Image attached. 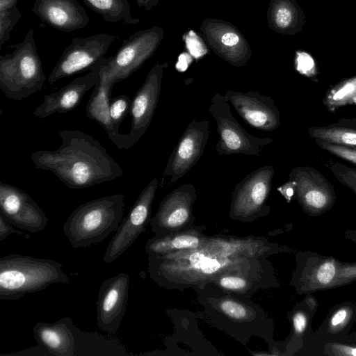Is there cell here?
Here are the masks:
<instances>
[{
    "label": "cell",
    "mask_w": 356,
    "mask_h": 356,
    "mask_svg": "<svg viewBox=\"0 0 356 356\" xmlns=\"http://www.w3.org/2000/svg\"><path fill=\"white\" fill-rule=\"evenodd\" d=\"M74 324L71 317L65 316L53 323L38 322L33 327L38 344L54 356H74Z\"/></svg>",
    "instance_id": "obj_18"
},
{
    "label": "cell",
    "mask_w": 356,
    "mask_h": 356,
    "mask_svg": "<svg viewBox=\"0 0 356 356\" xmlns=\"http://www.w3.org/2000/svg\"><path fill=\"white\" fill-rule=\"evenodd\" d=\"M335 266L332 261L323 263L318 269L316 273L317 280L322 284H329L334 277Z\"/></svg>",
    "instance_id": "obj_30"
},
{
    "label": "cell",
    "mask_w": 356,
    "mask_h": 356,
    "mask_svg": "<svg viewBox=\"0 0 356 356\" xmlns=\"http://www.w3.org/2000/svg\"><path fill=\"white\" fill-rule=\"evenodd\" d=\"M198 239L193 236L183 235L172 241V246L177 249L195 248L198 245Z\"/></svg>",
    "instance_id": "obj_34"
},
{
    "label": "cell",
    "mask_w": 356,
    "mask_h": 356,
    "mask_svg": "<svg viewBox=\"0 0 356 356\" xmlns=\"http://www.w3.org/2000/svg\"><path fill=\"white\" fill-rule=\"evenodd\" d=\"M94 12L101 15L104 21L126 25L137 24L138 18H133L128 0H82Z\"/></svg>",
    "instance_id": "obj_22"
},
{
    "label": "cell",
    "mask_w": 356,
    "mask_h": 356,
    "mask_svg": "<svg viewBox=\"0 0 356 356\" xmlns=\"http://www.w3.org/2000/svg\"><path fill=\"white\" fill-rule=\"evenodd\" d=\"M347 312L345 309H340L332 317L331 323L333 326H336L342 323L346 317Z\"/></svg>",
    "instance_id": "obj_39"
},
{
    "label": "cell",
    "mask_w": 356,
    "mask_h": 356,
    "mask_svg": "<svg viewBox=\"0 0 356 356\" xmlns=\"http://www.w3.org/2000/svg\"><path fill=\"white\" fill-rule=\"evenodd\" d=\"M62 142L53 151L39 150L31 159L37 169L52 172L72 189L112 181L123 175L120 165L93 136L81 130L58 132Z\"/></svg>",
    "instance_id": "obj_1"
},
{
    "label": "cell",
    "mask_w": 356,
    "mask_h": 356,
    "mask_svg": "<svg viewBox=\"0 0 356 356\" xmlns=\"http://www.w3.org/2000/svg\"><path fill=\"white\" fill-rule=\"evenodd\" d=\"M22 15L17 6L12 8L0 11V44L3 45L10 38V33L17 24Z\"/></svg>",
    "instance_id": "obj_25"
},
{
    "label": "cell",
    "mask_w": 356,
    "mask_h": 356,
    "mask_svg": "<svg viewBox=\"0 0 356 356\" xmlns=\"http://www.w3.org/2000/svg\"><path fill=\"white\" fill-rule=\"evenodd\" d=\"M130 278L129 273L105 280L98 291L96 302L97 322L102 330L116 334L127 307Z\"/></svg>",
    "instance_id": "obj_12"
},
{
    "label": "cell",
    "mask_w": 356,
    "mask_h": 356,
    "mask_svg": "<svg viewBox=\"0 0 356 356\" xmlns=\"http://www.w3.org/2000/svg\"><path fill=\"white\" fill-rule=\"evenodd\" d=\"M274 169L260 167L248 174L235 186L232 204L235 213H253L264 207L272 188Z\"/></svg>",
    "instance_id": "obj_16"
},
{
    "label": "cell",
    "mask_w": 356,
    "mask_h": 356,
    "mask_svg": "<svg viewBox=\"0 0 356 356\" xmlns=\"http://www.w3.org/2000/svg\"><path fill=\"white\" fill-rule=\"evenodd\" d=\"M209 111L216 122L219 140L216 151L220 155L259 156L264 147L273 141L248 132L232 115L225 97L218 92L211 99Z\"/></svg>",
    "instance_id": "obj_5"
},
{
    "label": "cell",
    "mask_w": 356,
    "mask_h": 356,
    "mask_svg": "<svg viewBox=\"0 0 356 356\" xmlns=\"http://www.w3.org/2000/svg\"><path fill=\"white\" fill-rule=\"evenodd\" d=\"M296 67L301 74L311 75L315 71V62L312 56L307 52L298 51L296 54Z\"/></svg>",
    "instance_id": "obj_28"
},
{
    "label": "cell",
    "mask_w": 356,
    "mask_h": 356,
    "mask_svg": "<svg viewBox=\"0 0 356 356\" xmlns=\"http://www.w3.org/2000/svg\"><path fill=\"white\" fill-rule=\"evenodd\" d=\"M32 11L48 26L64 32L85 27L90 18L76 0H35Z\"/></svg>",
    "instance_id": "obj_17"
},
{
    "label": "cell",
    "mask_w": 356,
    "mask_h": 356,
    "mask_svg": "<svg viewBox=\"0 0 356 356\" xmlns=\"http://www.w3.org/2000/svg\"><path fill=\"white\" fill-rule=\"evenodd\" d=\"M307 319L302 313H297L293 317V326L297 332H302L305 328Z\"/></svg>",
    "instance_id": "obj_37"
},
{
    "label": "cell",
    "mask_w": 356,
    "mask_h": 356,
    "mask_svg": "<svg viewBox=\"0 0 356 356\" xmlns=\"http://www.w3.org/2000/svg\"><path fill=\"white\" fill-rule=\"evenodd\" d=\"M0 209L13 225L31 234L43 230L48 222L44 212L28 193L2 181Z\"/></svg>",
    "instance_id": "obj_13"
},
{
    "label": "cell",
    "mask_w": 356,
    "mask_h": 356,
    "mask_svg": "<svg viewBox=\"0 0 356 356\" xmlns=\"http://www.w3.org/2000/svg\"><path fill=\"white\" fill-rule=\"evenodd\" d=\"M190 262L193 268L206 274L215 273L220 268V264L217 260L206 257L200 253L191 254Z\"/></svg>",
    "instance_id": "obj_26"
},
{
    "label": "cell",
    "mask_w": 356,
    "mask_h": 356,
    "mask_svg": "<svg viewBox=\"0 0 356 356\" xmlns=\"http://www.w3.org/2000/svg\"><path fill=\"white\" fill-rule=\"evenodd\" d=\"M200 31L210 49L223 60L235 67L247 65L252 55L250 46L237 27L228 22L206 18Z\"/></svg>",
    "instance_id": "obj_11"
},
{
    "label": "cell",
    "mask_w": 356,
    "mask_h": 356,
    "mask_svg": "<svg viewBox=\"0 0 356 356\" xmlns=\"http://www.w3.org/2000/svg\"><path fill=\"white\" fill-rule=\"evenodd\" d=\"M323 143V147L330 152L335 154L344 159L349 160L356 163V151L336 144L325 142Z\"/></svg>",
    "instance_id": "obj_29"
},
{
    "label": "cell",
    "mask_w": 356,
    "mask_h": 356,
    "mask_svg": "<svg viewBox=\"0 0 356 356\" xmlns=\"http://www.w3.org/2000/svg\"><path fill=\"white\" fill-rule=\"evenodd\" d=\"M356 95V76L346 81L331 96L332 102L335 104H343L348 102Z\"/></svg>",
    "instance_id": "obj_27"
},
{
    "label": "cell",
    "mask_w": 356,
    "mask_h": 356,
    "mask_svg": "<svg viewBox=\"0 0 356 356\" xmlns=\"http://www.w3.org/2000/svg\"><path fill=\"white\" fill-rule=\"evenodd\" d=\"M139 8L143 7L146 11L150 10L156 6L159 0H136Z\"/></svg>",
    "instance_id": "obj_38"
},
{
    "label": "cell",
    "mask_w": 356,
    "mask_h": 356,
    "mask_svg": "<svg viewBox=\"0 0 356 356\" xmlns=\"http://www.w3.org/2000/svg\"><path fill=\"white\" fill-rule=\"evenodd\" d=\"M131 99L127 95L113 97L109 103V115L114 131L120 134L119 127L130 112Z\"/></svg>",
    "instance_id": "obj_24"
},
{
    "label": "cell",
    "mask_w": 356,
    "mask_h": 356,
    "mask_svg": "<svg viewBox=\"0 0 356 356\" xmlns=\"http://www.w3.org/2000/svg\"><path fill=\"white\" fill-rule=\"evenodd\" d=\"M306 17L296 0H271L267 10L269 28L276 33L294 35L302 31Z\"/></svg>",
    "instance_id": "obj_20"
},
{
    "label": "cell",
    "mask_w": 356,
    "mask_h": 356,
    "mask_svg": "<svg viewBox=\"0 0 356 356\" xmlns=\"http://www.w3.org/2000/svg\"><path fill=\"white\" fill-rule=\"evenodd\" d=\"M122 193L99 197L79 205L63 225V232L74 248L104 241L122 220Z\"/></svg>",
    "instance_id": "obj_3"
},
{
    "label": "cell",
    "mask_w": 356,
    "mask_h": 356,
    "mask_svg": "<svg viewBox=\"0 0 356 356\" xmlns=\"http://www.w3.org/2000/svg\"><path fill=\"white\" fill-rule=\"evenodd\" d=\"M105 58L102 63L99 79L86 105V116L97 121L104 129L110 140L119 149H122L124 134L115 133L109 115V103L115 83L103 69Z\"/></svg>",
    "instance_id": "obj_19"
},
{
    "label": "cell",
    "mask_w": 356,
    "mask_h": 356,
    "mask_svg": "<svg viewBox=\"0 0 356 356\" xmlns=\"http://www.w3.org/2000/svg\"><path fill=\"white\" fill-rule=\"evenodd\" d=\"M163 37L164 31L160 26L135 32L124 40L114 56L105 58L104 72L115 84L126 79L154 54Z\"/></svg>",
    "instance_id": "obj_6"
},
{
    "label": "cell",
    "mask_w": 356,
    "mask_h": 356,
    "mask_svg": "<svg viewBox=\"0 0 356 356\" xmlns=\"http://www.w3.org/2000/svg\"><path fill=\"white\" fill-rule=\"evenodd\" d=\"M291 182L287 183L285 186H282L279 188L280 191L284 193L287 197H291L293 194V189L291 187Z\"/></svg>",
    "instance_id": "obj_41"
},
{
    "label": "cell",
    "mask_w": 356,
    "mask_h": 356,
    "mask_svg": "<svg viewBox=\"0 0 356 356\" xmlns=\"http://www.w3.org/2000/svg\"><path fill=\"white\" fill-rule=\"evenodd\" d=\"M19 0H0V11H5L17 5Z\"/></svg>",
    "instance_id": "obj_40"
},
{
    "label": "cell",
    "mask_w": 356,
    "mask_h": 356,
    "mask_svg": "<svg viewBox=\"0 0 356 356\" xmlns=\"http://www.w3.org/2000/svg\"><path fill=\"white\" fill-rule=\"evenodd\" d=\"M115 39L107 33H98L84 38H75L65 49L53 68L49 83L92 70L105 57Z\"/></svg>",
    "instance_id": "obj_7"
},
{
    "label": "cell",
    "mask_w": 356,
    "mask_h": 356,
    "mask_svg": "<svg viewBox=\"0 0 356 356\" xmlns=\"http://www.w3.org/2000/svg\"><path fill=\"white\" fill-rule=\"evenodd\" d=\"M5 355H17V356H29V355H50L49 353L41 345L31 347L30 348L19 351L17 353L6 354Z\"/></svg>",
    "instance_id": "obj_36"
},
{
    "label": "cell",
    "mask_w": 356,
    "mask_h": 356,
    "mask_svg": "<svg viewBox=\"0 0 356 356\" xmlns=\"http://www.w3.org/2000/svg\"><path fill=\"white\" fill-rule=\"evenodd\" d=\"M70 277L55 260L12 254L0 258V300H18L52 284L67 285Z\"/></svg>",
    "instance_id": "obj_2"
},
{
    "label": "cell",
    "mask_w": 356,
    "mask_h": 356,
    "mask_svg": "<svg viewBox=\"0 0 356 356\" xmlns=\"http://www.w3.org/2000/svg\"><path fill=\"white\" fill-rule=\"evenodd\" d=\"M222 310L228 316L235 318H243L246 316L245 309L240 304L227 300L221 305Z\"/></svg>",
    "instance_id": "obj_33"
},
{
    "label": "cell",
    "mask_w": 356,
    "mask_h": 356,
    "mask_svg": "<svg viewBox=\"0 0 356 356\" xmlns=\"http://www.w3.org/2000/svg\"><path fill=\"white\" fill-rule=\"evenodd\" d=\"M313 136L325 142L356 147V131L343 129H317Z\"/></svg>",
    "instance_id": "obj_23"
},
{
    "label": "cell",
    "mask_w": 356,
    "mask_h": 356,
    "mask_svg": "<svg viewBox=\"0 0 356 356\" xmlns=\"http://www.w3.org/2000/svg\"><path fill=\"white\" fill-rule=\"evenodd\" d=\"M159 184L154 178L141 191L110 241L103 258L105 263L110 264L121 256L145 230Z\"/></svg>",
    "instance_id": "obj_10"
},
{
    "label": "cell",
    "mask_w": 356,
    "mask_h": 356,
    "mask_svg": "<svg viewBox=\"0 0 356 356\" xmlns=\"http://www.w3.org/2000/svg\"><path fill=\"white\" fill-rule=\"evenodd\" d=\"M104 58L88 74L76 77L60 90L46 95L44 101L35 108L33 115L44 118L56 113H65L75 109L85 94L95 87L99 81Z\"/></svg>",
    "instance_id": "obj_15"
},
{
    "label": "cell",
    "mask_w": 356,
    "mask_h": 356,
    "mask_svg": "<svg viewBox=\"0 0 356 356\" xmlns=\"http://www.w3.org/2000/svg\"><path fill=\"white\" fill-rule=\"evenodd\" d=\"M166 65L155 64L131 99L129 112L131 129L127 134H124V149H128L136 144L149 127L158 104L163 70Z\"/></svg>",
    "instance_id": "obj_9"
},
{
    "label": "cell",
    "mask_w": 356,
    "mask_h": 356,
    "mask_svg": "<svg viewBox=\"0 0 356 356\" xmlns=\"http://www.w3.org/2000/svg\"><path fill=\"white\" fill-rule=\"evenodd\" d=\"M8 47L13 51L0 57V89L8 99L21 101L40 91L46 80L33 30Z\"/></svg>",
    "instance_id": "obj_4"
},
{
    "label": "cell",
    "mask_w": 356,
    "mask_h": 356,
    "mask_svg": "<svg viewBox=\"0 0 356 356\" xmlns=\"http://www.w3.org/2000/svg\"><path fill=\"white\" fill-rule=\"evenodd\" d=\"M220 284L226 289H240L243 288L246 283L245 281L237 277H225L220 280Z\"/></svg>",
    "instance_id": "obj_35"
},
{
    "label": "cell",
    "mask_w": 356,
    "mask_h": 356,
    "mask_svg": "<svg viewBox=\"0 0 356 356\" xmlns=\"http://www.w3.org/2000/svg\"><path fill=\"white\" fill-rule=\"evenodd\" d=\"M209 137L207 119L193 120L181 136L164 168L161 185L172 186L183 177L204 154Z\"/></svg>",
    "instance_id": "obj_8"
},
{
    "label": "cell",
    "mask_w": 356,
    "mask_h": 356,
    "mask_svg": "<svg viewBox=\"0 0 356 356\" xmlns=\"http://www.w3.org/2000/svg\"><path fill=\"white\" fill-rule=\"evenodd\" d=\"M349 353L353 355H356V348H350L349 350Z\"/></svg>",
    "instance_id": "obj_42"
},
{
    "label": "cell",
    "mask_w": 356,
    "mask_h": 356,
    "mask_svg": "<svg viewBox=\"0 0 356 356\" xmlns=\"http://www.w3.org/2000/svg\"><path fill=\"white\" fill-rule=\"evenodd\" d=\"M74 356L81 355H127L124 346L118 340L105 338L97 333L80 330L74 325Z\"/></svg>",
    "instance_id": "obj_21"
},
{
    "label": "cell",
    "mask_w": 356,
    "mask_h": 356,
    "mask_svg": "<svg viewBox=\"0 0 356 356\" xmlns=\"http://www.w3.org/2000/svg\"><path fill=\"white\" fill-rule=\"evenodd\" d=\"M305 202L310 207L316 209H321L327 202L325 195L321 191L314 189L308 191L305 196Z\"/></svg>",
    "instance_id": "obj_32"
},
{
    "label": "cell",
    "mask_w": 356,
    "mask_h": 356,
    "mask_svg": "<svg viewBox=\"0 0 356 356\" xmlns=\"http://www.w3.org/2000/svg\"><path fill=\"white\" fill-rule=\"evenodd\" d=\"M224 97L251 127L270 131L280 126V114L270 97L254 91L232 90H227Z\"/></svg>",
    "instance_id": "obj_14"
},
{
    "label": "cell",
    "mask_w": 356,
    "mask_h": 356,
    "mask_svg": "<svg viewBox=\"0 0 356 356\" xmlns=\"http://www.w3.org/2000/svg\"><path fill=\"white\" fill-rule=\"evenodd\" d=\"M12 224L6 219V218L0 213V241L5 240L8 236L10 234H17L24 237L26 239H29L31 235L25 234L19 230L15 229Z\"/></svg>",
    "instance_id": "obj_31"
}]
</instances>
